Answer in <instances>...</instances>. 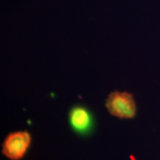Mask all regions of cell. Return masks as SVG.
<instances>
[{"instance_id": "cell-1", "label": "cell", "mask_w": 160, "mask_h": 160, "mask_svg": "<svg viewBox=\"0 0 160 160\" xmlns=\"http://www.w3.org/2000/svg\"><path fill=\"white\" fill-rule=\"evenodd\" d=\"M108 112L119 119H133L136 114V103L132 94L114 91L110 92L105 102Z\"/></svg>"}, {"instance_id": "cell-3", "label": "cell", "mask_w": 160, "mask_h": 160, "mask_svg": "<svg viewBox=\"0 0 160 160\" xmlns=\"http://www.w3.org/2000/svg\"><path fill=\"white\" fill-rule=\"evenodd\" d=\"M69 124L72 130L79 135H88L94 129V117L91 110L82 105H76L70 109Z\"/></svg>"}, {"instance_id": "cell-2", "label": "cell", "mask_w": 160, "mask_h": 160, "mask_svg": "<svg viewBox=\"0 0 160 160\" xmlns=\"http://www.w3.org/2000/svg\"><path fill=\"white\" fill-rule=\"evenodd\" d=\"M31 143V135L27 131H16L9 133L2 143V154L11 160H21Z\"/></svg>"}]
</instances>
